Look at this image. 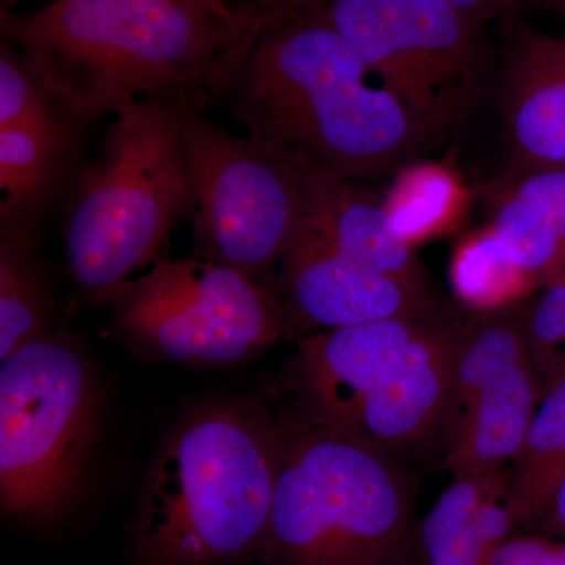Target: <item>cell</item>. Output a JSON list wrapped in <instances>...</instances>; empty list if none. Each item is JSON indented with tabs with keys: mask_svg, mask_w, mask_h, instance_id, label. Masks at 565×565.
<instances>
[{
	"mask_svg": "<svg viewBox=\"0 0 565 565\" xmlns=\"http://www.w3.org/2000/svg\"><path fill=\"white\" fill-rule=\"evenodd\" d=\"M373 77L332 28L299 14L248 36L228 87L255 139L308 172L371 182L427 151L403 103Z\"/></svg>",
	"mask_w": 565,
	"mask_h": 565,
	"instance_id": "6da1fadb",
	"label": "cell"
},
{
	"mask_svg": "<svg viewBox=\"0 0 565 565\" xmlns=\"http://www.w3.org/2000/svg\"><path fill=\"white\" fill-rule=\"evenodd\" d=\"M52 102L99 117L143 99L195 107L228 87L245 32L191 0H55L31 14L2 11Z\"/></svg>",
	"mask_w": 565,
	"mask_h": 565,
	"instance_id": "7a4b0ae2",
	"label": "cell"
},
{
	"mask_svg": "<svg viewBox=\"0 0 565 565\" xmlns=\"http://www.w3.org/2000/svg\"><path fill=\"white\" fill-rule=\"evenodd\" d=\"M281 435L263 415L215 404L192 415L152 468L139 515L145 556L203 565L267 537Z\"/></svg>",
	"mask_w": 565,
	"mask_h": 565,
	"instance_id": "3957f363",
	"label": "cell"
},
{
	"mask_svg": "<svg viewBox=\"0 0 565 565\" xmlns=\"http://www.w3.org/2000/svg\"><path fill=\"white\" fill-rule=\"evenodd\" d=\"M141 99L115 114L98 161L81 178L65 226L70 273L93 299L109 300L161 252L192 214L185 111Z\"/></svg>",
	"mask_w": 565,
	"mask_h": 565,
	"instance_id": "277c9868",
	"label": "cell"
},
{
	"mask_svg": "<svg viewBox=\"0 0 565 565\" xmlns=\"http://www.w3.org/2000/svg\"><path fill=\"white\" fill-rule=\"evenodd\" d=\"M405 516V478L384 449L319 418L281 437L266 539L286 565H377Z\"/></svg>",
	"mask_w": 565,
	"mask_h": 565,
	"instance_id": "5b68a950",
	"label": "cell"
},
{
	"mask_svg": "<svg viewBox=\"0 0 565 565\" xmlns=\"http://www.w3.org/2000/svg\"><path fill=\"white\" fill-rule=\"evenodd\" d=\"M332 28L414 120L427 151L462 137L490 87L486 25L448 0H318Z\"/></svg>",
	"mask_w": 565,
	"mask_h": 565,
	"instance_id": "8992f818",
	"label": "cell"
},
{
	"mask_svg": "<svg viewBox=\"0 0 565 565\" xmlns=\"http://www.w3.org/2000/svg\"><path fill=\"white\" fill-rule=\"evenodd\" d=\"M99 390L74 345L32 341L0 367V501L17 519L44 520L68 503L99 429Z\"/></svg>",
	"mask_w": 565,
	"mask_h": 565,
	"instance_id": "52a82bcc",
	"label": "cell"
},
{
	"mask_svg": "<svg viewBox=\"0 0 565 565\" xmlns=\"http://www.w3.org/2000/svg\"><path fill=\"white\" fill-rule=\"evenodd\" d=\"M193 228L204 258L258 280L280 266L308 212L310 172L262 140L185 111Z\"/></svg>",
	"mask_w": 565,
	"mask_h": 565,
	"instance_id": "ba28073f",
	"label": "cell"
},
{
	"mask_svg": "<svg viewBox=\"0 0 565 565\" xmlns=\"http://www.w3.org/2000/svg\"><path fill=\"white\" fill-rule=\"evenodd\" d=\"M109 302L122 332L174 362H243L281 340L289 323L262 282L206 258L156 264Z\"/></svg>",
	"mask_w": 565,
	"mask_h": 565,
	"instance_id": "9c48e42d",
	"label": "cell"
},
{
	"mask_svg": "<svg viewBox=\"0 0 565 565\" xmlns=\"http://www.w3.org/2000/svg\"><path fill=\"white\" fill-rule=\"evenodd\" d=\"M280 291L289 321L323 330L437 316L433 292L352 262L305 222L280 263Z\"/></svg>",
	"mask_w": 565,
	"mask_h": 565,
	"instance_id": "30bf717a",
	"label": "cell"
},
{
	"mask_svg": "<svg viewBox=\"0 0 565 565\" xmlns=\"http://www.w3.org/2000/svg\"><path fill=\"white\" fill-rule=\"evenodd\" d=\"M463 338L435 316L393 373L334 426L384 451L423 440L448 416Z\"/></svg>",
	"mask_w": 565,
	"mask_h": 565,
	"instance_id": "8fae6325",
	"label": "cell"
},
{
	"mask_svg": "<svg viewBox=\"0 0 565 565\" xmlns=\"http://www.w3.org/2000/svg\"><path fill=\"white\" fill-rule=\"evenodd\" d=\"M501 111L515 174L565 170V39L516 29L501 81Z\"/></svg>",
	"mask_w": 565,
	"mask_h": 565,
	"instance_id": "7c38bea8",
	"label": "cell"
},
{
	"mask_svg": "<svg viewBox=\"0 0 565 565\" xmlns=\"http://www.w3.org/2000/svg\"><path fill=\"white\" fill-rule=\"evenodd\" d=\"M429 318H397L323 330L300 348L299 374L318 418L340 424L403 360Z\"/></svg>",
	"mask_w": 565,
	"mask_h": 565,
	"instance_id": "4fadbf2b",
	"label": "cell"
},
{
	"mask_svg": "<svg viewBox=\"0 0 565 565\" xmlns=\"http://www.w3.org/2000/svg\"><path fill=\"white\" fill-rule=\"evenodd\" d=\"M305 223L352 262L433 292L414 244L394 225L384 195L366 182L310 172Z\"/></svg>",
	"mask_w": 565,
	"mask_h": 565,
	"instance_id": "5bb4252c",
	"label": "cell"
},
{
	"mask_svg": "<svg viewBox=\"0 0 565 565\" xmlns=\"http://www.w3.org/2000/svg\"><path fill=\"white\" fill-rule=\"evenodd\" d=\"M544 396L533 362L487 385L452 427L448 463L456 476H498L515 460Z\"/></svg>",
	"mask_w": 565,
	"mask_h": 565,
	"instance_id": "9a60e30c",
	"label": "cell"
},
{
	"mask_svg": "<svg viewBox=\"0 0 565 565\" xmlns=\"http://www.w3.org/2000/svg\"><path fill=\"white\" fill-rule=\"evenodd\" d=\"M70 132L58 115L0 129V234L36 236L68 159Z\"/></svg>",
	"mask_w": 565,
	"mask_h": 565,
	"instance_id": "2e32d148",
	"label": "cell"
},
{
	"mask_svg": "<svg viewBox=\"0 0 565 565\" xmlns=\"http://www.w3.org/2000/svg\"><path fill=\"white\" fill-rule=\"evenodd\" d=\"M498 476H457L423 525L430 565H484L511 526V509L493 503Z\"/></svg>",
	"mask_w": 565,
	"mask_h": 565,
	"instance_id": "e0dca14e",
	"label": "cell"
},
{
	"mask_svg": "<svg viewBox=\"0 0 565 565\" xmlns=\"http://www.w3.org/2000/svg\"><path fill=\"white\" fill-rule=\"evenodd\" d=\"M514 462L512 514H548L565 476V373L546 386Z\"/></svg>",
	"mask_w": 565,
	"mask_h": 565,
	"instance_id": "ac0fdd59",
	"label": "cell"
},
{
	"mask_svg": "<svg viewBox=\"0 0 565 565\" xmlns=\"http://www.w3.org/2000/svg\"><path fill=\"white\" fill-rule=\"evenodd\" d=\"M54 300L36 256V236L0 234V360L47 333Z\"/></svg>",
	"mask_w": 565,
	"mask_h": 565,
	"instance_id": "d6986e66",
	"label": "cell"
},
{
	"mask_svg": "<svg viewBox=\"0 0 565 565\" xmlns=\"http://www.w3.org/2000/svg\"><path fill=\"white\" fill-rule=\"evenodd\" d=\"M523 313L525 307L520 305L487 313L489 316L475 332L463 338L446 416V419L451 418L452 427L487 385L520 364L533 362Z\"/></svg>",
	"mask_w": 565,
	"mask_h": 565,
	"instance_id": "ffe728a7",
	"label": "cell"
},
{
	"mask_svg": "<svg viewBox=\"0 0 565 565\" xmlns=\"http://www.w3.org/2000/svg\"><path fill=\"white\" fill-rule=\"evenodd\" d=\"M451 281L463 303L484 313L514 307L535 286L533 278L512 262L490 226L459 245L452 258Z\"/></svg>",
	"mask_w": 565,
	"mask_h": 565,
	"instance_id": "44dd1931",
	"label": "cell"
},
{
	"mask_svg": "<svg viewBox=\"0 0 565 565\" xmlns=\"http://www.w3.org/2000/svg\"><path fill=\"white\" fill-rule=\"evenodd\" d=\"M385 195L386 210L394 225L414 244L451 221L460 203L456 181L438 167L408 166Z\"/></svg>",
	"mask_w": 565,
	"mask_h": 565,
	"instance_id": "7402d4cb",
	"label": "cell"
},
{
	"mask_svg": "<svg viewBox=\"0 0 565 565\" xmlns=\"http://www.w3.org/2000/svg\"><path fill=\"white\" fill-rule=\"evenodd\" d=\"M523 321L531 359L545 392L565 373L559 353L565 345V277L546 285L533 303L525 305Z\"/></svg>",
	"mask_w": 565,
	"mask_h": 565,
	"instance_id": "603a6c76",
	"label": "cell"
},
{
	"mask_svg": "<svg viewBox=\"0 0 565 565\" xmlns=\"http://www.w3.org/2000/svg\"><path fill=\"white\" fill-rule=\"evenodd\" d=\"M52 103L24 61L3 46L0 55V129L50 120L57 115Z\"/></svg>",
	"mask_w": 565,
	"mask_h": 565,
	"instance_id": "cb8c5ba5",
	"label": "cell"
},
{
	"mask_svg": "<svg viewBox=\"0 0 565 565\" xmlns=\"http://www.w3.org/2000/svg\"><path fill=\"white\" fill-rule=\"evenodd\" d=\"M516 184L533 195L555 236L559 253V278L565 277V170L519 173ZM557 278V280H559Z\"/></svg>",
	"mask_w": 565,
	"mask_h": 565,
	"instance_id": "d4e9b609",
	"label": "cell"
},
{
	"mask_svg": "<svg viewBox=\"0 0 565 565\" xmlns=\"http://www.w3.org/2000/svg\"><path fill=\"white\" fill-rule=\"evenodd\" d=\"M484 565H565V545L539 539H515L498 545Z\"/></svg>",
	"mask_w": 565,
	"mask_h": 565,
	"instance_id": "484cf974",
	"label": "cell"
},
{
	"mask_svg": "<svg viewBox=\"0 0 565 565\" xmlns=\"http://www.w3.org/2000/svg\"><path fill=\"white\" fill-rule=\"evenodd\" d=\"M316 2L318 0H237L233 10L243 20L245 32L250 36L264 24L307 13Z\"/></svg>",
	"mask_w": 565,
	"mask_h": 565,
	"instance_id": "4316f807",
	"label": "cell"
},
{
	"mask_svg": "<svg viewBox=\"0 0 565 565\" xmlns=\"http://www.w3.org/2000/svg\"><path fill=\"white\" fill-rule=\"evenodd\" d=\"M448 2L486 28L492 22L514 24L520 13L531 6V0H448Z\"/></svg>",
	"mask_w": 565,
	"mask_h": 565,
	"instance_id": "83f0119b",
	"label": "cell"
},
{
	"mask_svg": "<svg viewBox=\"0 0 565 565\" xmlns=\"http://www.w3.org/2000/svg\"><path fill=\"white\" fill-rule=\"evenodd\" d=\"M191 2L202 6L203 9L212 11V13L222 18L223 21L237 25V28L243 29L245 32L244 22L237 17L236 11L230 7V0H191Z\"/></svg>",
	"mask_w": 565,
	"mask_h": 565,
	"instance_id": "f1b7e54d",
	"label": "cell"
},
{
	"mask_svg": "<svg viewBox=\"0 0 565 565\" xmlns=\"http://www.w3.org/2000/svg\"><path fill=\"white\" fill-rule=\"evenodd\" d=\"M546 515H550L552 525L555 526L561 534L565 535V476L563 482H561L559 489H557L552 508H550L548 514Z\"/></svg>",
	"mask_w": 565,
	"mask_h": 565,
	"instance_id": "f546056e",
	"label": "cell"
},
{
	"mask_svg": "<svg viewBox=\"0 0 565 565\" xmlns=\"http://www.w3.org/2000/svg\"><path fill=\"white\" fill-rule=\"evenodd\" d=\"M535 2H546V3H556V6H565V0H531V3Z\"/></svg>",
	"mask_w": 565,
	"mask_h": 565,
	"instance_id": "4dcf8cb0",
	"label": "cell"
},
{
	"mask_svg": "<svg viewBox=\"0 0 565 565\" xmlns=\"http://www.w3.org/2000/svg\"><path fill=\"white\" fill-rule=\"evenodd\" d=\"M10 2H17V0H10Z\"/></svg>",
	"mask_w": 565,
	"mask_h": 565,
	"instance_id": "1f68e13d",
	"label": "cell"
}]
</instances>
